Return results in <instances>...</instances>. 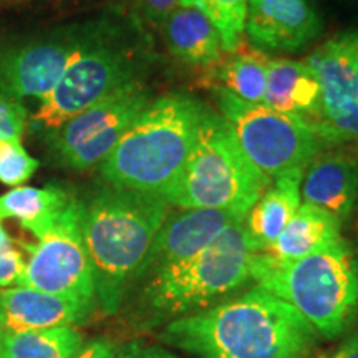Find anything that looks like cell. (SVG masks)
Instances as JSON below:
<instances>
[{
    "label": "cell",
    "instance_id": "1",
    "mask_svg": "<svg viewBox=\"0 0 358 358\" xmlns=\"http://www.w3.org/2000/svg\"><path fill=\"white\" fill-rule=\"evenodd\" d=\"M320 335L292 306L254 287L168 322L163 338L199 358H302Z\"/></svg>",
    "mask_w": 358,
    "mask_h": 358
},
{
    "label": "cell",
    "instance_id": "2",
    "mask_svg": "<svg viewBox=\"0 0 358 358\" xmlns=\"http://www.w3.org/2000/svg\"><path fill=\"white\" fill-rule=\"evenodd\" d=\"M85 248L103 312L118 310L171 206L150 192L108 186L80 203Z\"/></svg>",
    "mask_w": 358,
    "mask_h": 358
},
{
    "label": "cell",
    "instance_id": "3",
    "mask_svg": "<svg viewBox=\"0 0 358 358\" xmlns=\"http://www.w3.org/2000/svg\"><path fill=\"white\" fill-rule=\"evenodd\" d=\"M206 108L186 93L153 98L100 164L103 179L163 198L186 166Z\"/></svg>",
    "mask_w": 358,
    "mask_h": 358
},
{
    "label": "cell",
    "instance_id": "4",
    "mask_svg": "<svg viewBox=\"0 0 358 358\" xmlns=\"http://www.w3.org/2000/svg\"><path fill=\"white\" fill-rule=\"evenodd\" d=\"M250 275L257 287L292 306L320 337L338 338L358 317V254L342 239L297 261L256 252Z\"/></svg>",
    "mask_w": 358,
    "mask_h": 358
},
{
    "label": "cell",
    "instance_id": "5",
    "mask_svg": "<svg viewBox=\"0 0 358 358\" xmlns=\"http://www.w3.org/2000/svg\"><path fill=\"white\" fill-rule=\"evenodd\" d=\"M271 182L244 155L231 124L206 108L186 166L163 199L179 209L248 214Z\"/></svg>",
    "mask_w": 358,
    "mask_h": 358
},
{
    "label": "cell",
    "instance_id": "6",
    "mask_svg": "<svg viewBox=\"0 0 358 358\" xmlns=\"http://www.w3.org/2000/svg\"><path fill=\"white\" fill-rule=\"evenodd\" d=\"M254 254L244 221L237 222L199 254L146 277L143 303L156 320L169 322L216 306L252 282Z\"/></svg>",
    "mask_w": 358,
    "mask_h": 358
},
{
    "label": "cell",
    "instance_id": "7",
    "mask_svg": "<svg viewBox=\"0 0 358 358\" xmlns=\"http://www.w3.org/2000/svg\"><path fill=\"white\" fill-rule=\"evenodd\" d=\"M146 64V48L133 27L113 19L108 30L75 58L55 90L30 116L27 127L42 134L53 131L75 115L141 80Z\"/></svg>",
    "mask_w": 358,
    "mask_h": 358
},
{
    "label": "cell",
    "instance_id": "8",
    "mask_svg": "<svg viewBox=\"0 0 358 358\" xmlns=\"http://www.w3.org/2000/svg\"><path fill=\"white\" fill-rule=\"evenodd\" d=\"M113 19L105 15L42 35L0 42V95L20 103L27 98L42 103L75 58L108 30Z\"/></svg>",
    "mask_w": 358,
    "mask_h": 358
},
{
    "label": "cell",
    "instance_id": "9",
    "mask_svg": "<svg viewBox=\"0 0 358 358\" xmlns=\"http://www.w3.org/2000/svg\"><path fill=\"white\" fill-rule=\"evenodd\" d=\"M211 90L219 115L231 124L244 155L271 179L292 169H306L324 150L303 120L279 113L264 103L243 101L226 90Z\"/></svg>",
    "mask_w": 358,
    "mask_h": 358
},
{
    "label": "cell",
    "instance_id": "10",
    "mask_svg": "<svg viewBox=\"0 0 358 358\" xmlns=\"http://www.w3.org/2000/svg\"><path fill=\"white\" fill-rule=\"evenodd\" d=\"M151 101L153 96L143 80L127 85L43 134L50 155L60 166L71 171L100 168Z\"/></svg>",
    "mask_w": 358,
    "mask_h": 358
},
{
    "label": "cell",
    "instance_id": "11",
    "mask_svg": "<svg viewBox=\"0 0 358 358\" xmlns=\"http://www.w3.org/2000/svg\"><path fill=\"white\" fill-rule=\"evenodd\" d=\"M30 257L17 285L60 295L92 307L95 280L85 248L80 203L71 199L50 231L37 244L27 245Z\"/></svg>",
    "mask_w": 358,
    "mask_h": 358
},
{
    "label": "cell",
    "instance_id": "12",
    "mask_svg": "<svg viewBox=\"0 0 358 358\" xmlns=\"http://www.w3.org/2000/svg\"><path fill=\"white\" fill-rule=\"evenodd\" d=\"M320 87L322 118L315 134L324 146L358 143V65L347 32H340L308 55Z\"/></svg>",
    "mask_w": 358,
    "mask_h": 358
},
{
    "label": "cell",
    "instance_id": "13",
    "mask_svg": "<svg viewBox=\"0 0 358 358\" xmlns=\"http://www.w3.org/2000/svg\"><path fill=\"white\" fill-rule=\"evenodd\" d=\"M248 214L227 209H179L169 213L156 234L136 279L191 259Z\"/></svg>",
    "mask_w": 358,
    "mask_h": 358
},
{
    "label": "cell",
    "instance_id": "14",
    "mask_svg": "<svg viewBox=\"0 0 358 358\" xmlns=\"http://www.w3.org/2000/svg\"><path fill=\"white\" fill-rule=\"evenodd\" d=\"M324 29L312 0H249L244 37L262 53H295Z\"/></svg>",
    "mask_w": 358,
    "mask_h": 358
},
{
    "label": "cell",
    "instance_id": "15",
    "mask_svg": "<svg viewBox=\"0 0 358 358\" xmlns=\"http://www.w3.org/2000/svg\"><path fill=\"white\" fill-rule=\"evenodd\" d=\"M301 196L303 203L345 222L358 204V156L335 148L322 150L303 171Z\"/></svg>",
    "mask_w": 358,
    "mask_h": 358
},
{
    "label": "cell",
    "instance_id": "16",
    "mask_svg": "<svg viewBox=\"0 0 358 358\" xmlns=\"http://www.w3.org/2000/svg\"><path fill=\"white\" fill-rule=\"evenodd\" d=\"M88 306L24 285L0 290V330L3 335L73 327L90 312Z\"/></svg>",
    "mask_w": 358,
    "mask_h": 358
},
{
    "label": "cell",
    "instance_id": "17",
    "mask_svg": "<svg viewBox=\"0 0 358 358\" xmlns=\"http://www.w3.org/2000/svg\"><path fill=\"white\" fill-rule=\"evenodd\" d=\"M262 103L279 113L303 120L310 124L313 131L320 123L322 100L319 80L303 60L268 58L267 87Z\"/></svg>",
    "mask_w": 358,
    "mask_h": 358
},
{
    "label": "cell",
    "instance_id": "18",
    "mask_svg": "<svg viewBox=\"0 0 358 358\" xmlns=\"http://www.w3.org/2000/svg\"><path fill=\"white\" fill-rule=\"evenodd\" d=\"M306 169H292L272 179L244 219V231L254 252H266L284 232L302 204L301 185Z\"/></svg>",
    "mask_w": 358,
    "mask_h": 358
},
{
    "label": "cell",
    "instance_id": "19",
    "mask_svg": "<svg viewBox=\"0 0 358 358\" xmlns=\"http://www.w3.org/2000/svg\"><path fill=\"white\" fill-rule=\"evenodd\" d=\"M159 27L169 53L179 62L211 69L224 55L221 35L198 8L178 6Z\"/></svg>",
    "mask_w": 358,
    "mask_h": 358
},
{
    "label": "cell",
    "instance_id": "20",
    "mask_svg": "<svg viewBox=\"0 0 358 358\" xmlns=\"http://www.w3.org/2000/svg\"><path fill=\"white\" fill-rule=\"evenodd\" d=\"M342 239V222L317 206L302 203L284 232L266 250L279 261H297Z\"/></svg>",
    "mask_w": 358,
    "mask_h": 358
},
{
    "label": "cell",
    "instance_id": "21",
    "mask_svg": "<svg viewBox=\"0 0 358 358\" xmlns=\"http://www.w3.org/2000/svg\"><path fill=\"white\" fill-rule=\"evenodd\" d=\"M71 199L69 192L58 186L12 187L0 196V222L17 219L37 239H42Z\"/></svg>",
    "mask_w": 358,
    "mask_h": 358
},
{
    "label": "cell",
    "instance_id": "22",
    "mask_svg": "<svg viewBox=\"0 0 358 358\" xmlns=\"http://www.w3.org/2000/svg\"><path fill=\"white\" fill-rule=\"evenodd\" d=\"M268 58L267 53L241 45L237 50L224 53L216 65L208 69V87L226 90L243 101L262 103Z\"/></svg>",
    "mask_w": 358,
    "mask_h": 358
},
{
    "label": "cell",
    "instance_id": "23",
    "mask_svg": "<svg viewBox=\"0 0 358 358\" xmlns=\"http://www.w3.org/2000/svg\"><path fill=\"white\" fill-rule=\"evenodd\" d=\"M6 358H77L83 337L73 327L6 335Z\"/></svg>",
    "mask_w": 358,
    "mask_h": 358
},
{
    "label": "cell",
    "instance_id": "24",
    "mask_svg": "<svg viewBox=\"0 0 358 358\" xmlns=\"http://www.w3.org/2000/svg\"><path fill=\"white\" fill-rule=\"evenodd\" d=\"M179 6L198 8L213 22L221 35L224 53L243 45L249 0H179Z\"/></svg>",
    "mask_w": 358,
    "mask_h": 358
},
{
    "label": "cell",
    "instance_id": "25",
    "mask_svg": "<svg viewBox=\"0 0 358 358\" xmlns=\"http://www.w3.org/2000/svg\"><path fill=\"white\" fill-rule=\"evenodd\" d=\"M38 161L29 155L20 138H0V182L17 187L38 169Z\"/></svg>",
    "mask_w": 358,
    "mask_h": 358
},
{
    "label": "cell",
    "instance_id": "26",
    "mask_svg": "<svg viewBox=\"0 0 358 358\" xmlns=\"http://www.w3.org/2000/svg\"><path fill=\"white\" fill-rule=\"evenodd\" d=\"M29 124V113L20 101L0 95V138H20Z\"/></svg>",
    "mask_w": 358,
    "mask_h": 358
},
{
    "label": "cell",
    "instance_id": "27",
    "mask_svg": "<svg viewBox=\"0 0 358 358\" xmlns=\"http://www.w3.org/2000/svg\"><path fill=\"white\" fill-rule=\"evenodd\" d=\"M25 261L22 254L15 249L12 241L0 249V287H12L20 280L24 272Z\"/></svg>",
    "mask_w": 358,
    "mask_h": 358
},
{
    "label": "cell",
    "instance_id": "28",
    "mask_svg": "<svg viewBox=\"0 0 358 358\" xmlns=\"http://www.w3.org/2000/svg\"><path fill=\"white\" fill-rule=\"evenodd\" d=\"M134 6L146 22L161 25V22L179 6V0H134Z\"/></svg>",
    "mask_w": 358,
    "mask_h": 358
},
{
    "label": "cell",
    "instance_id": "29",
    "mask_svg": "<svg viewBox=\"0 0 358 358\" xmlns=\"http://www.w3.org/2000/svg\"><path fill=\"white\" fill-rule=\"evenodd\" d=\"M118 358H179V357L156 345L129 343V345L124 347L122 352H118Z\"/></svg>",
    "mask_w": 358,
    "mask_h": 358
},
{
    "label": "cell",
    "instance_id": "30",
    "mask_svg": "<svg viewBox=\"0 0 358 358\" xmlns=\"http://www.w3.org/2000/svg\"><path fill=\"white\" fill-rule=\"evenodd\" d=\"M77 358H118V352L108 340L96 338L88 345H83Z\"/></svg>",
    "mask_w": 358,
    "mask_h": 358
},
{
    "label": "cell",
    "instance_id": "31",
    "mask_svg": "<svg viewBox=\"0 0 358 358\" xmlns=\"http://www.w3.org/2000/svg\"><path fill=\"white\" fill-rule=\"evenodd\" d=\"M330 358H358V332L348 335Z\"/></svg>",
    "mask_w": 358,
    "mask_h": 358
},
{
    "label": "cell",
    "instance_id": "32",
    "mask_svg": "<svg viewBox=\"0 0 358 358\" xmlns=\"http://www.w3.org/2000/svg\"><path fill=\"white\" fill-rule=\"evenodd\" d=\"M347 35H348V40H350V45H352V48H353V53H355L357 65H358V29L347 30Z\"/></svg>",
    "mask_w": 358,
    "mask_h": 358
},
{
    "label": "cell",
    "instance_id": "33",
    "mask_svg": "<svg viewBox=\"0 0 358 358\" xmlns=\"http://www.w3.org/2000/svg\"><path fill=\"white\" fill-rule=\"evenodd\" d=\"M8 241H10V237L7 236V232L3 231V227H2V222H0V249L3 248V245H6Z\"/></svg>",
    "mask_w": 358,
    "mask_h": 358
},
{
    "label": "cell",
    "instance_id": "34",
    "mask_svg": "<svg viewBox=\"0 0 358 358\" xmlns=\"http://www.w3.org/2000/svg\"><path fill=\"white\" fill-rule=\"evenodd\" d=\"M3 340H6V335H3L2 330H0V358H6V348H3Z\"/></svg>",
    "mask_w": 358,
    "mask_h": 358
},
{
    "label": "cell",
    "instance_id": "35",
    "mask_svg": "<svg viewBox=\"0 0 358 358\" xmlns=\"http://www.w3.org/2000/svg\"><path fill=\"white\" fill-rule=\"evenodd\" d=\"M0 2H3V0H0Z\"/></svg>",
    "mask_w": 358,
    "mask_h": 358
}]
</instances>
